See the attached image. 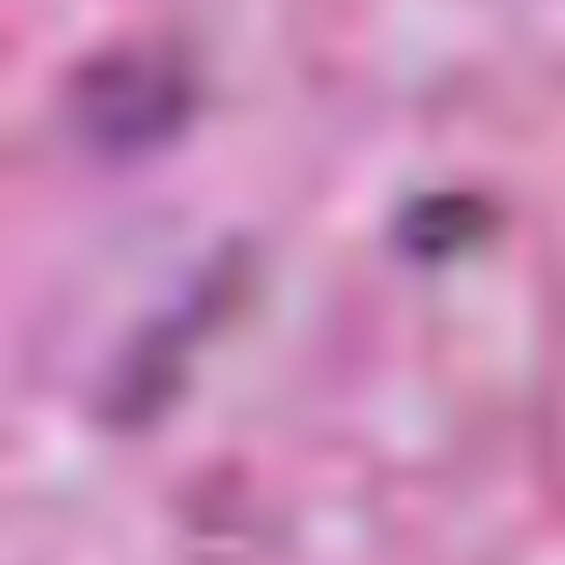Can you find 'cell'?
Wrapping results in <instances>:
<instances>
[]
</instances>
